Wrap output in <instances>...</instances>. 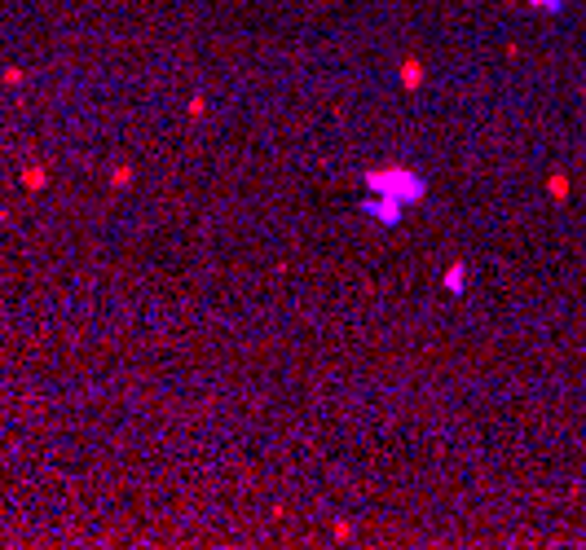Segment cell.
Segmentation results:
<instances>
[{
  "instance_id": "cell-6",
  "label": "cell",
  "mask_w": 586,
  "mask_h": 550,
  "mask_svg": "<svg viewBox=\"0 0 586 550\" xmlns=\"http://www.w3.org/2000/svg\"><path fill=\"white\" fill-rule=\"evenodd\" d=\"M128 181H133V168H115V176H110V190H124Z\"/></svg>"
},
{
  "instance_id": "cell-8",
  "label": "cell",
  "mask_w": 586,
  "mask_h": 550,
  "mask_svg": "<svg viewBox=\"0 0 586 550\" xmlns=\"http://www.w3.org/2000/svg\"><path fill=\"white\" fill-rule=\"evenodd\" d=\"M0 79L13 89V84H22V71H18V66H5V75H0Z\"/></svg>"
},
{
  "instance_id": "cell-7",
  "label": "cell",
  "mask_w": 586,
  "mask_h": 550,
  "mask_svg": "<svg viewBox=\"0 0 586 550\" xmlns=\"http://www.w3.org/2000/svg\"><path fill=\"white\" fill-rule=\"evenodd\" d=\"M551 198H568V181L564 176H551Z\"/></svg>"
},
{
  "instance_id": "cell-2",
  "label": "cell",
  "mask_w": 586,
  "mask_h": 550,
  "mask_svg": "<svg viewBox=\"0 0 586 550\" xmlns=\"http://www.w3.org/2000/svg\"><path fill=\"white\" fill-rule=\"evenodd\" d=\"M366 211L375 216V221H384V225H397V221H401V203H397V198H384V194L370 198Z\"/></svg>"
},
{
  "instance_id": "cell-3",
  "label": "cell",
  "mask_w": 586,
  "mask_h": 550,
  "mask_svg": "<svg viewBox=\"0 0 586 550\" xmlns=\"http://www.w3.org/2000/svg\"><path fill=\"white\" fill-rule=\"evenodd\" d=\"M419 79H423V62H419V58H405V62H401V84L415 93Z\"/></svg>"
},
{
  "instance_id": "cell-5",
  "label": "cell",
  "mask_w": 586,
  "mask_h": 550,
  "mask_svg": "<svg viewBox=\"0 0 586 550\" xmlns=\"http://www.w3.org/2000/svg\"><path fill=\"white\" fill-rule=\"evenodd\" d=\"M463 282H467V269H463V264H459V269H450V273H445V287H450V291H459Z\"/></svg>"
},
{
  "instance_id": "cell-1",
  "label": "cell",
  "mask_w": 586,
  "mask_h": 550,
  "mask_svg": "<svg viewBox=\"0 0 586 550\" xmlns=\"http://www.w3.org/2000/svg\"><path fill=\"white\" fill-rule=\"evenodd\" d=\"M366 185L384 194V198H397V203H415V198H423V181L401 172V168H388V172H370Z\"/></svg>"
},
{
  "instance_id": "cell-4",
  "label": "cell",
  "mask_w": 586,
  "mask_h": 550,
  "mask_svg": "<svg viewBox=\"0 0 586 550\" xmlns=\"http://www.w3.org/2000/svg\"><path fill=\"white\" fill-rule=\"evenodd\" d=\"M22 185L27 190H44L48 185V172L40 168V163H36V168H22Z\"/></svg>"
}]
</instances>
